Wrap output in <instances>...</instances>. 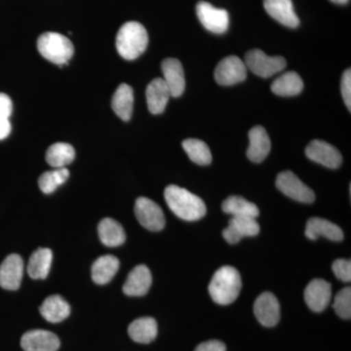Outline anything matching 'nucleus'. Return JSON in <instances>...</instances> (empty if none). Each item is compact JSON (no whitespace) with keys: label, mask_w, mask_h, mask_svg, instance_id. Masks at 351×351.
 <instances>
[{"label":"nucleus","mask_w":351,"mask_h":351,"mask_svg":"<svg viewBox=\"0 0 351 351\" xmlns=\"http://www.w3.org/2000/svg\"><path fill=\"white\" fill-rule=\"evenodd\" d=\"M164 197L171 211L184 221H198L206 215L204 201L188 189L171 184L165 189Z\"/></svg>","instance_id":"nucleus-1"},{"label":"nucleus","mask_w":351,"mask_h":351,"mask_svg":"<svg viewBox=\"0 0 351 351\" xmlns=\"http://www.w3.org/2000/svg\"><path fill=\"white\" fill-rule=\"evenodd\" d=\"M241 287L239 270L230 265H226L215 272L209 284V294L217 304L228 306L239 298Z\"/></svg>","instance_id":"nucleus-2"},{"label":"nucleus","mask_w":351,"mask_h":351,"mask_svg":"<svg viewBox=\"0 0 351 351\" xmlns=\"http://www.w3.org/2000/svg\"><path fill=\"white\" fill-rule=\"evenodd\" d=\"M149 36L147 29L138 22H127L120 27L117 36V49L123 59H137L147 49Z\"/></svg>","instance_id":"nucleus-3"},{"label":"nucleus","mask_w":351,"mask_h":351,"mask_svg":"<svg viewBox=\"0 0 351 351\" xmlns=\"http://www.w3.org/2000/svg\"><path fill=\"white\" fill-rule=\"evenodd\" d=\"M38 49L41 56L51 63L64 66L68 64L73 56V44L63 34L57 32H45L38 40Z\"/></svg>","instance_id":"nucleus-4"},{"label":"nucleus","mask_w":351,"mask_h":351,"mask_svg":"<svg viewBox=\"0 0 351 351\" xmlns=\"http://www.w3.org/2000/svg\"><path fill=\"white\" fill-rule=\"evenodd\" d=\"M245 64L247 69L260 77L267 78L280 73L287 66L283 57H271L262 50L254 49L245 55Z\"/></svg>","instance_id":"nucleus-5"},{"label":"nucleus","mask_w":351,"mask_h":351,"mask_svg":"<svg viewBox=\"0 0 351 351\" xmlns=\"http://www.w3.org/2000/svg\"><path fill=\"white\" fill-rule=\"evenodd\" d=\"M276 186L284 195L298 202L313 203L315 200L313 189L291 171H283L277 176Z\"/></svg>","instance_id":"nucleus-6"},{"label":"nucleus","mask_w":351,"mask_h":351,"mask_svg":"<svg viewBox=\"0 0 351 351\" xmlns=\"http://www.w3.org/2000/svg\"><path fill=\"white\" fill-rule=\"evenodd\" d=\"M135 215L138 223L151 232H160L165 226L162 209L149 198L138 197L136 200Z\"/></svg>","instance_id":"nucleus-7"},{"label":"nucleus","mask_w":351,"mask_h":351,"mask_svg":"<svg viewBox=\"0 0 351 351\" xmlns=\"http://www.w3.org/2000/svg\"><path fill=\"white\" fill-rule=\"evenodd\" d=\"M247 69L246 64L240 58L226 57L215 69V80L223 86H232L246 80Z\"/></svg>","instance_id":"nucleus-8"},{"label":"nucleus","mask_w":351,"mask_h":351,"mask_svg":"<svg viewBox=\"0 0 351 351\" xmlns=\"http://www.w3.org/2000/svg\"><path fill=\"white\" fill-rule=\"evenodd\" d=\"M196 13L207 31L217 34H225L228 31L230 16L225 9L216 8L209 2L200 1L196 6Z\"/></svg>","instance_id":"nucleus-9"},{"label":"nucleus","mask_w":351,"mask_h":351,"mask_svg":"<svg viewBox=\"0 0 351 351\" xmlns=\"http://www.w3.org/2000/svg\"><path fill=\"white\" fill-rule=\"evenodd\" d=\"M307 158L327 168L337 169L343 162L341 152L325 141L313 140L306 149Z\"/></svg>","instance_id":"nucleus-10"},{"label":"nucleus","mask_w":351,"mask_h":351,"mask_svg":"<svg viewBox=\"0 0 351 351\" xmlns=\"http://www.w3.org/2000/svg\"><path fill=\"white\" fill-rule=\"evenodd\" d=\"M254 313L263 326H276L280 319V306L276 295L269 292L258 295L254 304Z\"/></svg>","instance_id":"nucleus-11"},{"label":"nucleus","mask_w":351,"mask_h":351,"mask_svg":"<svg viewBox=\"0 0 351 351\" xmlns=\"http://www.w3.org/2000/svg\"><path fill=\"white\" fill-rule=\"evenodd\" d=\"M332 298V285L323 279H313L306 286L304 300L314 313H322L329 306Z\"/></svg>","instance_id":"nucleus-12"},{"label":"nucleus","mask_w":351,"mask_h":351,"mask_svg":"<svg viewBox=\"0 0 351 351\" xmlns=\"http://www.w3.org/2000/svg\"><path fill=\"white\" fill-rule=\"evenodd\" d=\"M23 274V258L17 254L9 255L0 265V286L5 290H18L22 282Z\"/></svg>","instance_id":"nucleus-13"},{"label":"nucleus","mask_w":351,"mask_h":351,"mask_svg":"<svg viewBox=\"0 0 351 351\" xmlns=\"http://www.w3.org/2000/svg\"><path fill=\"white\" fill-rule=\"evenodd\" d=\"M260 232V226L251 217H232L228 228L223 232V239L230 244L239 243L243 237H256Z\"/></svg>","instance_id":"nucleus-14"},{"label":"nucleus","mask_w":351,"mask_h":351,"mask_svg":"<svg viewBox=\"0 0 351 351\" xmlns=\"http://www.w3.org/2000/svg\"><path fill=\"white\" fill-rule=\"evenodd\" d=\"M21 346L25 351H57L60 348V339L54 332L32 330L22 337Z\"/></svg>","instance_id":"nucleus-15"},{"label":"nucleus","mask_w":351,"mask_h":351,"mask_svg":"<svg viewBox=\"0 0 351 351\" xmlns=\"http://www.w3.org/2000/svg\"><path fill=\"white\" fill-rule=\"evenodd\" d=\"M163 73V80L169 88L171 97L181 96L186 88L184 71L181 62L174 58H168L161 64Z\"/></svg>","instance_id":"nucleus-16"},{"label":"nucleus","mask_w":351,"mask_h":351,"mask_svg":"<svg viewBox=\"0 0 351 351\" xmlns=\"http://www.w3.org/2000/svg\"><path fill=\"white\" fill-rule=\"evenodd\" d=\"M152 284V276L149 267L145 265H137L127 277L123 292L130 297H142L149 292Z\"/></svg>","instance_id":"nucleus-17"},{"label":"nucleus","mask_w":351,"mask_h":351,"mask_svg":"<svg viewBox=\"0 0 351 351\" xmlns=\"http://www.w3.org/2000/svg\"><path fill=\"white\" fill-rule=\"evenodd\" d=\"M265 11L277 22L286 27H299L300 20L295 13L292 0H263Z\"/></svg>","instance_id":"nucleus-18"},{"label":"nucleus","mask_w":351,"mask_h":351,"mask_svg":"<svg viewBox=\"0 0 351 351\" xmlns=\"http://www.w3.org/2000/svg\"><path fill=\"white\" fill-rule=\"evenodd\" d=\"M249 145L247 156L252 162L261 163L269 156L271 143L267 131L263 126H255L249 132Z\"/></svg>","instance_id":"nucleus-19"},{"label":"nucleus","mask_w":351,"mask_h":351,"mask_svg":"<svg viewBox=\"0 0 351 351\" xmlns=\"http://www.w3.org/2000/svg\"><path fill=\"white\" fill-rule=\"evenodd\" d=\"M145 96L149 112L152 114H160L165 110L171 94L163 78L157 77L147 85Z\"/></svg>","instance_id":"nucleus-20"},{"label":"nucleus","mask_w":351,"mask_h":351,"mask_svg":"<svg viewBox=\"0 0 351 351\" xmlns=\"http://www.w3.org/2000/svg\"><path fill=\"white\" fill-rule=\"evenodd\" d=\"M306 237L311 240H316L319 237H326L332 241H341L343 232L336 223L321 218H311L307 221Z\"/></svg>","instance_id":"nucleus-21"},{"label":"nucleus","mask_w":351,"mask_h":351,"mask_svg":"<svg viewBox=\"0 0 351 351\" xmlns=\"http://www.w3.org/2000/svg\"><path fill=\"white\" fill-rule=\"evenodd\" d=\"M71 313V306L61 295L48 297L40 306V314L44 319L51 323H59L66 319Z\"/></svg>","instance_id":"nucleus-22"},{"label":"nucleus","mask_w":351,"mask_h":351,"mask_svg":"<svg viewBox=\"0 0 351 351\" xmlns=\"http://www.w3.org/2000/svg\"><path fill=\"white\" fill-rule=\"evenodd\" d=\"M134 107V92L130 85L122 83L112 96V108L123 121L130 120Z\"/></svg>","instance_id":"nucleus-23"},{"label":"nucleus","mask_w":351,"mask_h":351,"mask_svg":"<svg viewBox=\"0 0 351 351\" xmlns=\"http://www.w3.org/2000/svg\"><path fill=\"white\" fill-rule=\"evenodd\" d=\"M119 269V258L112 255L101 256L92 265V279L99 285H105L112 281Z\"/></svg>","instance_id":"nucleus-24"},{"label":"nucleus","mask_w":351,"mask_h":351,"mask_svg":"<svg viewBox=\"0 0 351 351\" xmlns=\"http://www.w3.org/2000/svg\"><path fill=\"white\" fill-rule=\"evenodd\" d=\"M157 323L152 317H142L134 320L129 325L128 334L134 341L138 343H149L157 336Z\"/></svg>","instance_id":"nucleus-25"},{"label":"nucleus","mask_w":351,"mask_h":351,"mask_svg":"<svg viewBox=\"0 0 351 351\" xmlns=\"http://www.w3.org/2000/svg\"><path fill=\"white\" fill-rule=\"evenodd\" d=\"M101 243L108 247L120 246L125 242L126 234L119 221L110 218L101 219L98 226Z\"/></svg>","instance_id":"nucleus-26"},{"label":"nucleus","mask_w":351,"mask_h":351,"mask_svg":"<svg viewBox=\"0 0 351 351\" xmlns=\"http://www.w3.org/2000/svg\"><path fill=\"white\" fill-rule=\"evenodd\" d=\"M53 253L50 249L39 248L29 258L27 274L32 279H45L49 274Z\"/></svg>","instance_id":"nucleus-27"},{"label":"nucleus","mask_w":351,"mask_h":351,"mask_svg":"<svg viewBox=\"0 0 351 351\" xmlns=\"http://www.w3.org/2000/svg\"><path fill=\"white\" fill-rule=\"evenodd\" d=\"M270 88L277 96L292 97L301 93L304 89V82L297 73L288 71L277 77Z\"/></svg>","instance_id":"nucleus-28"},{"label":"nucleus","mask_w":351,"mask_h":351,"mask_svg":"<svg viewBox=\"0 0 351 351\" xmlns=\"http://www.w3.org/2000/svg\"><path fill=\"white\" fill-rule=\"evenodd\" d=\"M221 209L232 217H251L256 219L260 215L257 205L241 196L232 195L226 198L221 204Z\"/></svg>","instance_id":"nucleus-29"},{"label":"nucleus","mask_w":351,"mask_h":351,"mask_svg":"<svg viewBox=\"0 0 351 351\" xmlns=\"http://www.w3.org/2000/svg\"><path fill=\"white\" fill-rule=\"evenodd\" d=\"M75 152L73 145L66 143H57L50 145L46 152V161L50 166L57 168H66L75 160Z\"/></svg>","instance_id":"nucleus-30"},{"label":"nucleus","mask_w":351,"mask_h":351,"mask_svg":"<svg viewBox=\"0 0 351 351\" xmlns=\"http://www.w3.org/2000/svg\"><path fill=\"white\" fill-rule=\"evenodd\" d=\"M182 147L189 159L198 165H209L212 162V154L206 143L198 138H186L182 142Z\"/></svg>","instance_id":"nucleus-31"},{"label":"nucleus","mask_w":351,"mask_h":351,"mask_svg":"<svg viewBox=\"0 0 351 351\" xmlns=\"http://www.w3.org/2000/svg\"><path fill=\"white\" fill-rule=\"evenodd\" d=\"M69 177V171L66 168H57L47 171L39 177V189L45 195L54 193L61 184H64Z\"/></svg>","instance_id":"nucleus-32"},{"label":"nucleus","mask_w":351,"mask_h":351,"mask_svg":"<svg viewBox=\"0 0 351 351\" xmlns=\"http://www.w3.org/2000/svg\"><path fill=\"white\" fill-rule=\"evenodd\" d=\"M335 311L343 319H350L351 317V289L343 288L336 295L332 304Z\"/></svg>","instance_id":"nucleus-33"},{"label":"nucleus","mask_w":351,"mask_h":351,"mask_svg":"<svg viewBox=\"0 0 351 351\" xmlns=\"http://www.w3.org/2000/svg\"><path fill=\"white\" fill-rule=\"evenodd\" d=\"M332 271L335 276L339 280L343 282H350L351 280V262L350 260L345 258H339L335 261L332 265Z\"/></svg>","instance_id":"nucleus-34"},{"label":"nucleus","mask_w":351,"mask_h":351,"mask_svg":"<svg viewBox=\"0 0 351 351\" xmlns=\"http://www.w3.org/2000/svg\"><path fill=\"white\" fill-rule=\"evenodd\" d=\"M341 95H343V101L348 110L350 112L351 108V71L350 69H346L341 77Z\"/></svg>","instance_id":"nucleus-35"},{"label":"nucleus","mask_w":351,"mask_h":351,"mask_svg":"<svg viewBox=\"0 0 351 351\" xmlns=\"http://www.w3.org/2000/svg\"><path fill=\"white\" fill-rule=\"evenodd\" d=\"M13 105L10 97L0 93V119H9L12 113Z\"/></svg>","instance_id":"nucleus-36"},{"label":"nucleus","mask_w":351,"mask_h":351,"mask_svg":"<svg viewBox=\"0 0 351 351\" xmlns=\"http://www.w3.org/2000/svg\"><path fill=\"white\" fill-rule=\"evenodd\" d=\"M195 351H226V348L225 343L213 339L200 343Z\"/></svg>","instance_id":"nucleus-37"},{"label":"nucleus","mask_w":351,"mask_h":351,"mask_svg":"<svg viewBox=\"0 0 351 351\" xmlns=\"http://www.w3.org/2000/svg\"><path fill=\"white\" fill-rule=\"evenodd\" d=\"M11 123L9 119H0V141L10 135Z\"/></svg>","instance_id":"nucleus-38"},{"label":"nucleus","mask_w":351,"mask_h":351,"mask_svg":"<svg viewBox=\"0 0 351 351\" xmlns=\"http://www.w3.org/2000/svg\"><path fill=\"white\" fill-rule=\"evenodd\" d=\"M331 1L338 4H346L348 3V2L350 1V0H331Z\"/></svg>","instance_id":"nucleus-39"}]
</instances>
